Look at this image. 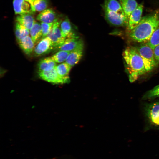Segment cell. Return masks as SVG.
Returning a JSON list of instances; mask_svg holds the SVG:
<instances>
[{
	"label": "cell",
	"mask_w": 159,
	"mask_h": 159,
	"mask_svg": "<svg viewBox=\"0 0 159 159\" xmlns=\"http://www.w3.org/2000/svg\"><path fill=\"white\" fill-rule=\"evenodd\" d=\"M155 58L157 62H159V45L156 46L153 50Z\"/></svg>",
	"instance_id": "27"
},
{
	"label": "cell",
	"mask_w": 159,
	"mask_h": 159,
	"mask_svg": "<svg viewBox=\"0 0 159 159\" xmlns=\"http://www.w3.org/2000/svg\"><path fill=\"white\" fill-rule=\"evenodd\" d=\"M56 63L51 59L50 57L41 60L38 64V72L48 71L54 69Z\"/></svg>",
	"instance_id": "17"
},
{
	"label": "cell",
	"mask_w": 159,
	"mask_h": 159,
	"mask_svg": "<svg viewBox=\"0 0 159 159\" xmlns=\"http://www.w3.org/2000/svg\"><path fill=\"white\" fill-rule=\"evenodd\" d=\"M60 27L62 36L66 37L73 32L72 31V26L69 19L66 17L62 21Z\"/></svg>",
	"instance_id": "21"
},
{
	"label": "cell",
	"mask_w": 159,
	"mask_h": 159,
	"mask_svg": "<svg viewBox=\"0 0 159 159\" xmlns=\"http://www.w3.org/2000/svg\"><path fill=\"white\" fill-rule=\"evenodd\" d=\"M143 8V4L141 3L131 13L127 26L128 32L134 29L141 21Z\"/></svg>",
	"instance_id": "10"
},
{
	"label": "cell",
	"mask_w": 159,
	"mask_h": 159,
	"mask_svg": "<svg viewBox=\"0 0 159 159\" xmlns=\"http://www.w3.org/2000/svg\"><path fill=\"white\" fill-rule=\"evenodd\" d=\"M83 49H78L71 52L65 62L72 67L77 64L83 55Z\"/></svg>",
	"instance_id": "16"
},
{
	"label": "cell",
	"mask_w": 159,
	"mask_h": 159,
	"mask_svg": "<svg viewBox=\"0 0 159 159\" xmlns=\"http://www.w3.org/2000/svg\"><path fill=\"white\" fill-rule=\"evenodd\" d=\"M122 56L127 65L131 82H135L139 77L147 72L142 59L135 47H127L123 52Z\"/></svg>",
	"instance_id": "2"
},
{
	"label": "cell",
	"mask_w": 159,
	"mask_h": 159,
	"mask_svg": "<svg viewBox=\"0 0 159 159\" xmlns=\"http://www.w3.org/2000/svg\"><path fill=\"white\" fill-rule=\"evenodd\" d=\"M159 97V84L147 92L143 96L144 100H152Z\"/></svg>",
	"instance_id": "23"
},
{
	"label": "cell",
	"mask_w": 159,
	"mask_h": 159,
	"mask_svg": "<svg viewBox=\"0 0 159 159\" xmlns=\"http://www.w3.org/2000/svg\"><path fill=\"white\" fill-rule=\"evenodd\" d=\"M55 21L54 22L51 23H45L41 22V25L42 34L41 39L47 36L51 30Z\"/></svg>",
	"instance_id": "26"
},
{
	"label": "cell",
	"mask_w": 159,
	"mask_h": 159,
	"mask_svg": "<svg viewBox=\"0 0 159 159\" xmlns=\"http://www.w3.org/2000/svg\"><path fill=\"white\" fill-rule=\"evenodd\" d=\"M105 19L109 24L116 26H127L128 20L122 6L117 0H104L102 6Z\"/></svg>",
	"instance_id": "3"
},
{
	"label": "cell",
	"mask_w": 159,
	"mask_h": 159,
	"mask_svg": "<svg viewBox=\"0 0 159 159\" xmlns=\"http://www.w3.org/2000/svg\"><path fill=\"white\" fill-rule=\"evenodd\" d=\"M125 15L129 20L131 13L138 7L135 0H119Z\"/></svg>",
	"instance_id": "15"
},
{
	"label": "cell",
	"mask_w": 159,
	"mask_h": 159,
	"mask_svg": "<svg viewBox=\"0 0 159 159\" xmlns=\"http://www.w3.org/2000/svg\"><path fill=\"white\" fill-rule=\"evenodd\" d=\"M57 19L55 12L50 9H47L40 12L36 17L37 20L45 23L53 22Z\"/></svg>",
	"instance_id": "12"
},
{
	"label": "cell",
	"mask_w": 159,
	"mask_h": 159,
	"mask_svg": "<svg viewBox=\"0 0 159 159\" xmlns=\"http://www.w3.org/2000/svg\"><path fill=\"white\" fill-rule=\"evenodd\" d=\"M38 73L41 79L54 84H63L69 82L61 77L57 72L55 67L49 71L38 72Z\"/></svg>",
	"instance_id": "8"
},
{
	"label": "cell",
	"mask_w": 159,
	"mask_h": 159,
	"mask_svg": "<svg viewBox=\"0 0 159 159\" xmlns=\"http://www.w3.org/2000/svg\"><path fill=\"white\" fill-rule=\"evenodd\" d=\"M72 67L65 62H62L55 67L58 74L62 78L69 81V74Z\"/></svg>",
	"instance_id": "18"
},
{
	"label": "cell",
	"mask_w": 159,
	"mask_h": 159,
	"mask_svg": "<svg viewBox=\"0 0 159 159\" xmlns=\"http://www.w3.org/2000/svg\"><path fill=\"white\" fill-rule=\"evenodd\" d=\"M159 26V14L157 12L142 18L139 23L129 32V36L135 42L146 43Z\"/></svg>",
	"instance_id": "1"
},
{
	"label": "cell",
	"mask_w": 159,
	"mask_h": 159,
	"mask_svg": "<svg viewBox=\"0 0 159 159\" xmlns=\"http://www.w3.org/2000/svg\"><path fill=\"white\" fill-rule=\"evenodd\" d=\"M145 108L146 115L151 122L159 126V102L148 104Z\"/></svg>",
	"instance_id": "11"
},
{
	"label": "cell",
	"mask_w": 159,
	"mask_h": 159,
	"mask_svg": "<svg viewBox=\"0 0 159 159\" xmlns=\"http://www.w3.org/2000/svg\"><path fill=\"white\" fill-rule=\"evenodd\" d=\"M83 41L77 36L67 37L61 45L55 48L57 51H64L71 52L80 49H83Z\"/></svg>",
	"instance_id": "7"
},
{
	"label": "cell",
	"mask_w": 159,
	"mask_h": 159,
	"mask_svg": "<svg viewBox=\"0 0 159 159\" xmlns=\"http://www.w3.org/2000/svg\"><path fill=\"white\" fill-rule=\"evenodd\" d=\"M34 4L36 11L41 12L47 9L48 2L47 0H34Z\"/></svg>",
	"instance_id": "25"
},
{
	"label": "cell",
	"mask_w": 159,
	"mask_h": 159,
	"mask_svg": "<svg viewBox=\"0 0 159 159\" xmlns=\"http://www.w3.org/2000/svg\"><path fill=\"white\" fill-rule=\"evenodd\" d=\"M29 34L35 44L42 39V34L41 24L35 22L30 29Z\"/></svg>",
	"instance_id": "19"
},
{
	"label": "cell",
	"mask_w": 159,
	"mask_h": 159,
	"mask_svg": "<svg viewBox=\"0 0 159 159\" xmlns=\"http://www.w3.org/2000/svg\"><path fill=\"white\" fill-rule=\"evenodd\" d=\"M16 21L30 30L36 22L32 14H24L18 15Z\"/></svg>",
	"instance_id": "14"
},
{
	"label": "cell",
	"mask_w": 159,
	"mask_h": 159,
	"mask_svg": "<svg viewBox=\"0 0 159 159\" xmlns=\"http://www.w3.org/2000/svg\"><path fill=\"white\" fill-rule=\"evenodd\" d=\"M15 31L17 42L30 34L29 30L17 22L15 24Z\"/></svg>",
	"instance_id": "20"
},
{
	"label": "cell",
	"mask_w": 159,
	"mask_h": 159,
	"mask_svg": "<svg viewBox=\"0 0 159 159\" xmlns=\"http://www.w3.org/2000/svg\"><path fill=\"white\" fill-rule=\"evenodd\" d=\"M62 21L57 19L55 21L52 28L47 37L51 40L54 48L61 45L66 38L62 36L60 27Z\"/></svg>",
	"instance_id": "6"
},
{
	"label": "cell",
	"mask_w": 159,
	"mask_h": 159,
	"mask_svg": "<svg viewBox=\"0 0 159 159\" xmlns=\"http://www.w3.org/2000/svg\"><path fill=\"white\" fill-rule=\"evenodd\" d=\"M19 46L27 55L29 56L34 48L35 43L29 35L18 42Z\"/></svg>",
	"instance_id": "13"
},
{
	"label": "cell",
	"mask_w": 159,
	"mask_h": 159,
	"mask_svg": "<svg viewBox=\"0 0 159 159\" xmlns=\"http://www.w3.org/2000/svg\"><path fill=\"white\" fill-rule=\"evenodd\" d=\"M70 52L59 51L50 57L56 63H62L65 61Z\"/></svg>",
	"instance_id": "22"
},
{
	"label": "cell",
	"mask_w": 159,
	"mask_h": 159,
	"mask_svg": "<svg viewBox=\"0 0 159 159\" xmlns=\"http://www.w3.org/2000/svg\"><path fill=\"white\" fill-rule=\"evenodd\" d=\"M146 44L153 50L159 45V26L153 33L150 40Z\"/></svg>",
	"instance_id": "24"
},
{
	"label": "cell",
	"mask_w": 159,
	"mask_h": 159,
	"mask_svg": "<svg viewBox=\"0 0 159 159\" xmlns=\"http://www.w3.org/2000/svg\"><path fill=\"white\" fill-rule=\"evenodd\" d=\"M135 47L142 59L147 72L152 70L157 63L154 57L153 50L146 43Z\"/></svg>",
	"instance_id": "4"
},
{
	"label": "cell",
	"mask_w": 159,
	"mask_h": 159,
	"mask_svg": "<svg viewBox=\"0 0 159 159\" xmlns=\"http://www.w3.org/2000/svg\"><path fill=\"white\" fill-rule=\"evenodd\" d=\"M13 6L15 14H33L36 11L34 0H13Z\"/></svg>",
	"instance_id": "5"
},
{
	"label": "cell",
	"mask_w": 159,
	"mask_h": 159,
	"mask_svg": "<svg viewBox=\"0 0 159 159\" xmlns=\"http://www.w3.org/2000/svg\"><path fill=\"white\" fill-rule=\"evenodd\" d=\"M54 48L51 40L47 37L41 39L35 47L34 52L36 56H39L47 53Z\"/></svg>",
	"instance_id": "9"
}]
</instances>
